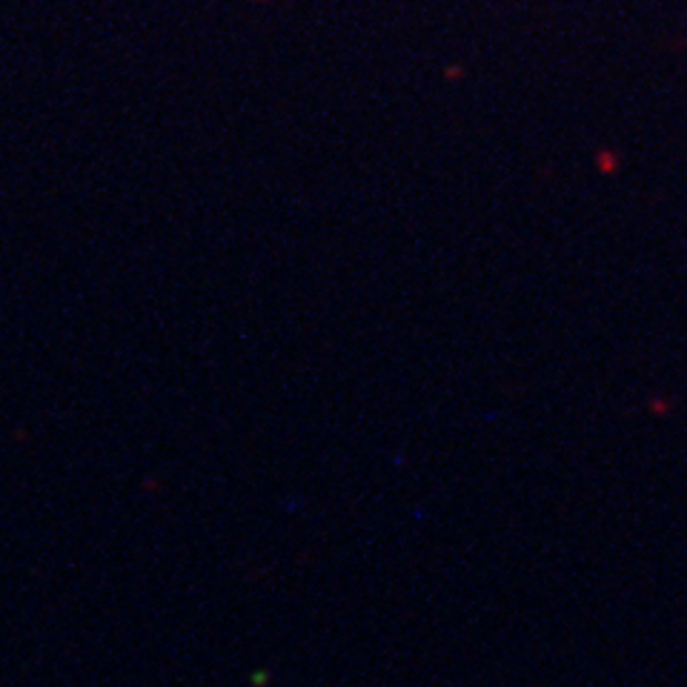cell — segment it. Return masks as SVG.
I'll list each match as a JSON object with an SVG mask.
<instances>
[{
    "mask_svg": "<svg viewBox=\"0 0 687 687\" xmlns=\"http://www.w3.org/2000/svg\"><path fill=\"white\" fill-rule=\"evenodd\" d=\"M622 164H625V155L613 146H602V150L593 152V170L602 175V178H613L622 172Z\"/></svg>",
    "mask_w": 687,
    "mask_h": 687,
    "instance_id": "cell-1",
    "label": "cell"
},
{
    "mask_svg": "<svg viewBox=\"0 0 687 687\" xmlns=\"http://www.w3.org/2000/svg\"><path fill=\"white\" fill-rule=\"evenodd\" d=\"M674 399L670 396H653V399H647L645 410L650 412L653 419H667V416H674Z\"/></svg>",
    "mask_w": 687,
    "mask_h": 687,
    "instance_id": "cell-2",
    "label": "cell"
},
{
    "mask_svg": "<svg viewBox=\"0 0 687 687\" xmlns=\"http://www.w3.org/2000/svg\"><path fill=\"white\" fill-rule=\"evenodd\" d=\"M441 75H444V81L459 83V81H464V75H468V66H464V63H447Z\"/></svg>",
    "mask_w": 687,
    "mask_h": 687,
    "instance_id": "cell-3",
    "label": "cell"
},
{
    "mask_svg": "<svg viewBox=\"0 0 687 687\" xmlns=\"http://www.w3.org/2000/svg\"><path fill=\"white\" fill-rule=\"evenodd\" d=\"M249 3H273V0H249Z\"/></svg>",
    "mask_w": 687,
    "mask_h": 687,
    "instance_id": "cell-4",
    "label": "cell"
}]
</instances>
